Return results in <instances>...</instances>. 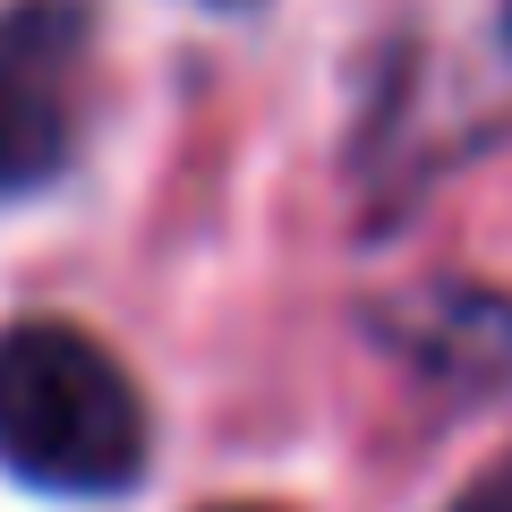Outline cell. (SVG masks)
<instances>
[{
  "instance_id": "obj_1",
  "label": "cell",
  "mask_w": 512,
  "mask_h": 512,
  "mask_svg": "<svg viewBox=\"0 0 512 512\" xmlns=\"http://www.w3.org/2000/svg\"><path fill=\"white\" fill-rule=\"evenodd\" d=\"M0 470L52 495H120L146 470V402L94 333H0Z\"/></svg>"
},
{
  "instance_id": "obj_2",
  "label": "cell",
  "mask_w": 512,
  "mask_h": 512,
  "mask_svg": "<svg viewBox=\"0 0 512 512\" xmlns=\"http://www.w3.org/2000/svg\"><path fill=\"white\" fill-rule=\"evenodd\" d=\"M77 60H86V9L77 0L0 9V197H18L69 163Z\"/></svg>"
},
{
  "instance_id": "obj_3",
  "label": "cell",
  "mask_w": 512,
  "mask_h": 512,
  "mask_svg": "<svg viewBox=\"0 0 512 512\" xmlns=\"http://www.w3.org/2000/svg\"><path fill=\"white\" fill-rule=\"evenodd\" d=\"M461 512H512V470H495V478H487V487H478Z\"/></svg>"
},
{
  "instance_id": "obj_4",
  "label": "cell",
  "mask_w": 512,
  "mask_h": 512,
  "mask_svg": "<svg viewBox=\"0 0 512 512\" xmlns=\"http://www.w3.org/2000/svg\"><path fill=\"white\" fill-rule=\"evenodd\" d=\"M214 512H256V504H214Z\"/></svg>"
},
{
  "instance_id": "obj_5",
  "label": "cell",
  "mask_w": 512,
  "mask_h": 512,
  "mask_svg": "<svg viewBox=\"0 0 512 512\" xmlns=\"http://www.w3.org/2000/svg\"><path fill=\"white\" fill-rule=\"evenodd\" d=\"M504 26H512V0H504Z\"/></svg>"
}]
</instances>
